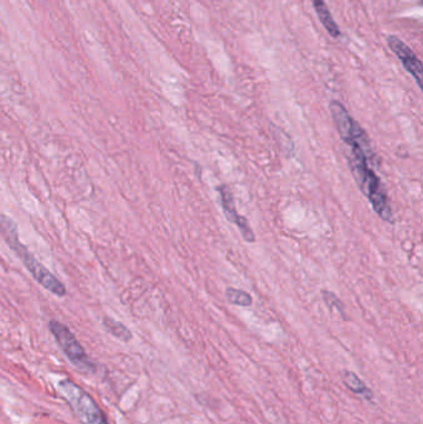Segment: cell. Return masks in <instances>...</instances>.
Instances as JSON below:
<instances>
[{
  "label": "cell",
  "mask_w": 423,
  "mask_h": 424,
  "mask_svg": "<svg viewBox=\"0 0 423 424\" xmlns=\"http://www.w3.org/2000/svg\"><path fill=\"white\" fill-rule=\"evenodd\" d=\"M321 296H323V299L327 303V306L330 309L339 313L344 317V315H345V306H343V303L340 301V299L335 294H333L332 292H329V290H321Z\"/></svg>",
  "instance_id": "11"
},
{
  "label": "cell",
  "mask_w": 423,
  "mask_h": 424,
  "mask_svg": "<svg viewBox=\"0 0 423 424\" xmlns=\"http://www.w3.org/2000/svg\"><path fill=\"white\" fill-rule=\"evenodd\" d=\"M387 43L390 45L392 53L396 55L397 59L401 61L403 69L412 76L417 83L418 88L422 90V62L419 61L412 50L396 36H389Z\"/></svg>",
  "instance_id": "6"
},
{
  "label": "cell",
  "mask_w": 423,
  "mask_h": 424,
  "mask_svg": "<svg viewBox=\"0 0 423 424\" xmlns=\"http://www.w3.org/2000/svg\"><path fill=\"white\" fill-rule=\"evenodd\" d=\"M0 233L6 240L8 246L16 253L18 257L22 259V264L39 285H43L45 289L53 293L54 296H66V287L27 251V248L20 242L19 230L15 222L4 214H0Z\"/></svg>",
  "instance_id": "2"
},
{
  "label": "cell",
  "mask_w": 423,
  "mask_h": 424,
  "mask_svg": "<svg viewBox=\"0 0 423 424\" xmlns=\"http://www.w3.org/2000/svg\"><path fill=\"white\" fill-rule=\"evenodd\" d=\"M50 331L54 335L58 344L64 354L67 356V359L74 364V365L82 371V372H91L93 371V364L88 359L86 351L81 346L79 340L76 338L75 335L72 334L70 329L67 328L62 322L58 320H51L48 322Z\"/></svg>",
  "instance_id": "4"
},
{
  "label": "cell",
  "mask_w": 423,
  "mask_h": 424,
  "mask_svg": "<svg viewBox=\"0 0 423 424\" xmlns=\"http://www.w3.org/2000/svg\"><path fill=\"white\" fill-rule=\"evenodd\" d=\"M343 382L351 392L360 395V396H363L365 398H369V399L372 397L371 391L366 387L364 382L361 381L359 377L356 376L354 372L345 371L343 374Z\"/></svg>",
  "instance_id": "8"
},
{
  "label": "cell",
  "mask_w": 423,
  "mask_h": 424,
  "mask_svg": "<svg viewBox=\"0 0 423 424\" xmlns=\"http://www.w3.org/2000/svg\"><path fill=\"white\" fill-rule=\"evenodd\" d=\"M314 9L316 11V15L319 18L323 27L329 32L332 38H339L340 36V30L337 27V22H334L330 11L328 9V6L324 0H311Z\"/></svg>",
  "instance_id": "7"
},
{
  "label": "cell",
  "mask_w": 423,
  "mask_h": 424,
  "mask_svg": "<svg viewBox=\"0 0 423 424\" xmlns=\"http://www.w3.org/2000/svg\"><path fill=\"white\" fill-rule=\"evenodd\" d=\"M226 299L229 303L237 306H251L252 296L245 290L227 288L225 292Z\"/></svg>",
  "instance_id": "10"
},
{
  "label": "cell",
  "mask_w": 423,
  "mask_h": 424,
  "mask_svg": "<svg viewBox=\"0 0 423 424\" xmlns=\"http://www.w3.org/2000/svg\"><path fill=\"white\" fill-rule=\"evenodd\" d=\"M345 153L349 167L361 193L369 200L370 204L381 220L394 224L391 205L387 198L385 186L381 183L374 167L377 164L376 154L370 144H347Z\"/></svg>",
  "instance_id": "1"
},
{
  "label": "cell",
  "mask_w": 423,
  "mask_h": 424,
  "mask_svg": "<svg viewBox=\"0 0 423 424\" xmlns=\"http://www.w3.org/2000/svg\"><path fill=\"white\" fill-rule=\"evenodd\" d=\"M60 392L70 403L82 424H108L107 419L98 409L93 398L77 386L75 382L65 380L60 382Z\"/></svg>",
  "instance_id": "3"
},
{
  "label": "cell",
  "mask_w": 423,
  "mask_h": 424,
  "mask_svg": "<svg viewBox=\"0 0 423 424\" xmlns=\"http://www.w3.org/2000/svg\"><path fill=\"white\" fill-rule=\"evenodd\" d=\"M216 189H217V191L220 193V199H221V205H222L226 219L230 221L231 224H234V225L239 227V230L241 231L242 237H243L245 241L248 242V243L255 242L256 236L252 232L251 227L248 225L246 217L237 214L235 199H234V195L231 193L230 188L227 185H225V184H222V185H220Z\"/></svg>",
  "instance_id": "5"
},
{
  "label": "cell",
  "mask_w": 423,
  "mask_h": 424,
  "mask_svg": "<svg viewBox=\"0 0 423 424\" xmlns=\"http://www.w3.org/2000/svg\"><path fill=\"white\" fill-rule=\"evenodd\" d=\"M103 327L106 328L108 333L112 334L114 338H119V340L129 341L132 338V333L129 331L128 329L126 328L122 322H117L112 317H103Z\"/></svg>",
  "instance_id": "9"
}]
</instances>
